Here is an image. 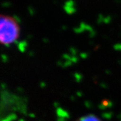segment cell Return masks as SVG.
Here are the masks:
<instances>
[{"mask_svg":"<svg viewBox=\"0 0 121 121\" xmlns=\"http://www.w3.org/2000/svg\"><path fill=\"white\" fill-rule=\"evenodd\" d=\"M20 35V27L14 17L0 15V44L9 45L15 43Z\"/></svg>","mask_w":121,"mask_h":121,"instance_id":"obj_1","label":"cell"},{"mask_svg":"<svg viewBox=\"0 0 121 121\" xmlns=\"http://www.w3.org/2000/svg\"><path fill=\"white\" fill-rule=\"evenodd\" d=\"M76 121H102V120L94 114H87L80 117Z\"/></svg>","mask_w":121,"mask_h":121,"instance_id":"obj_2","label":"cell"}]
</instances>
